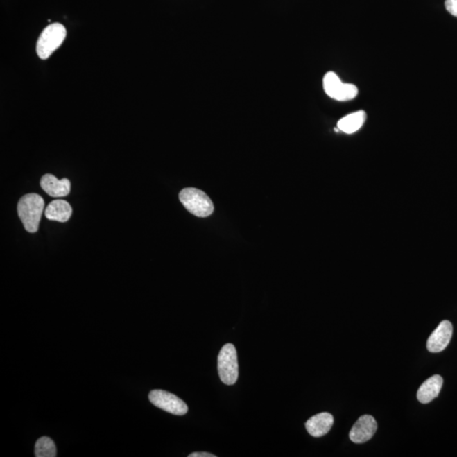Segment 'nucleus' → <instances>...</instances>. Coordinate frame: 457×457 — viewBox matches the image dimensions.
Returning a JSON list of instances; mask_svg holds the SVG:
<instances>
[{"mask_svg":"<svg viewBox=\"0 0 457 457\" xmlns=\"http://www.w3.org/2000/svg\"><path fill=\"white\" fill-rule=\"evenodd\" d=\"M378 424L374 417L363 415L360 417L349 433L352 442L363 444L372 439L377 431Z\"/></svg>","mask_w":457,"mask_h":457,"instance_id":"7","label":"nucleus"},{"mask_svg":"<svg viewBox=\"0 0 457 457\" xmlns=\"http://www.w3.org/2000/svg\"><path fill=\"white\" fill-rule=\"evenodd\" d=\"M67 37V29L60 23H53L42 32L37 42V53L41 60L51 57Z\"/></svg>","mask_w":457,"mask_h":457,"instance_id":"2","label":"nucleus"},{"mask_svg":"<svg viewBox=\"0 0 457 457\" xmlns=\"http://www.w3.org/2000/svg\"><path fill=\"white\" fill-rule=\"evenodd\" d=\"M37 457H55L57 456L56 445L49 437H42L35 445Z\"/></svg>","mask_w":457,"mask_h":457,"instance_id":"14","label":"nucleus"},{"mask_svg":"<svg viewBox=\"0 0 457 457\" xmlns=\"http://www.w3.org/2000/svg\"><path fill=\"white\" fill-rule=\"evenodd\" d=\"M44 209V200L41 196L29 193L20 199L17 205L19 218L30 233L37 232L38 226Z\"/></svg>","mask_w":457,"mask_h":457,"instance_id":"1","label":"nucleus"},{"mask_svg":"<svg viewBox=\"0 0 457 457\" xmlns=\"http://www.w3.org/2000/svg\"><path fill=\"white\" fill-rule=\"evenodd\" d=\"M189 457H216V456L214 454H211V453H207V452H194L191 453L189 456Z\"/></svg>","mask_w":457,"mask_h":457,"instance_id":"16","label":"nucleus"},{"mask_svg":"<svg viewBox=\"0 0 457 457\" xmlns=\"http://www.w3.org/2000/svg\"><path fill=\"white\" fill-rule=\"evenodd\" d=\"M152 404L169 413L182 416L188 412V406L182 399L168 391L155 390L148 395Z\"/></svg>","mask_w":457,"mask_h":457,"instance_id":"6","label":"nucleus"},{"mask_svg":"<svg viewBox=\"0 0 457 457\" xmlns=\"http://www.w3.org/2000/svg\"><path fill=\"white\" fill-rule=\"evenodd\" d=\"M322 86L329 98L340 102L352 101L359 94V89L355 85L341 82L339 76L333 71L326 73L322 79Z\"/></svg>","mask_w":457,"mask_h":457,"instance_id":"5","label":"nucleus"},{"mask_svg":"<svg viewBox=\"0 0 457 457\" xmlns=\"http://www.w3.org/2000/svg\"><path fill=\"white\" fill-rule=\"evenodd\" d=\"M179 198L183 206L195 216L205 218L214 212L213 202L209 196L197 188H185L180 191Z\"/></svg>","mask_w":457,"mask_h":457,"instance_id":"3","label":"nucleus"},{"mask_svg":"<svg viewBox=\"0 0 457 457\" xmlns=\"http://www.w3.org/2000/svg\"><path fill=\"white\" fill-rule=\"evenodd\" d=\"M72 207L67 201L55 200L45 210V217L49 221L64 223L70 220Z\"/></svg>","mask_w":457,"mask_h":457,"instance_id":"12","label":"nucleus"},{"mask_svg":"<svg viewBox=\"0 0 457 457\" xmlns=\"http://www.w3.org/2000/svg\"><path fill=\"white\" fill-rule=\"evenodd\" d=\"M334 424V417L331 414L322 413L315 415L306 422V429L310 436L322 437L329 432Z\"/></svg>","mask_w":457,"mask_h":457,"instance_id":"10","label":"nucleus"},{"mask_svg":"<svg viewBox=\"0 0 457 457\" xmlns=\"http://www.w3.org/2000/svg\"><path fill=\"white\" fill-rule=\"evenodd\" d=\"M218 372L221 381L227 386H233L239 376L237 352L235 345L226 344L221 348L218 356Z\"/></svg>","mask_w":457,"mask_h":457,"instance_id":"4","label":"nucleus"},{"mask_svg":"<svg viewBox=\"0 0 457 457\" xmlns=\"http://www.w3.org/2000/svg\"><path fill=\"white\" fill-rule=\"evenodd\" d=\"M445 5L448 12L457 17V0H445Z\"/></svg>","mask_w":457,"mask_h":457,"instance_id":"15","label":"nucleus"},{"mask_svg":"<svg viewBox=\"0 0 457 457\" xmlns=\"http://www.w3.org/2000/svg\"><path fill=\"white\" fill-rule=\"evenodd\" d=\"M453 326L451 322L444 320L429 336L427 348L430 352L437 353L445 350L451 340Z\"/></svg>","mask_w":457,"mask_h":457,"instance_id":"8","label":"nucleus"},{"mask_svg":"<svg viewBox=\"0 0 457 457\" xmlns=\"http://www.w3.org/2000/svg\"><path fill=\"white\" fill-rule=\"evenodd\" d=\"M40 186L46 193L53 198L67 197L71 191L70 180L67 178L59 180L51 174H46L42 178Z\"/></svg>","mask_w":457,"mask_h":457,"instance_id":"9","label":"nucleus"},{"mask_svg":"<svg viewBox=\"0 0 457 457\" xmlns=\"http://www.w3.org/2000/svg\"><path fill=\"white\" fill-rule=\"evenodd\" d=\"M367 114L363 110L356 111L341 118L337 123V128L341 132L352 134L360 130L366 121Z\"/></svg>","mask_w":457,"mask_h":457,"instance_id":"13","label":"nucleus"},{"mask_svg":"<svg viewBox=\"0 0 457 457\" xmlns=\"http://www.w3.org/2000/svg\"><path fill=\"white\" fill-rule=\"evenodd\" d=\"M443 386V379L440 375H433L426 380L417 390V400L422 404H427L435 400L439 395Z\"/></svg>","mask_w":457,"mask_h":457,"instance_id":"11","label":"nucleus"}]
</instances>
